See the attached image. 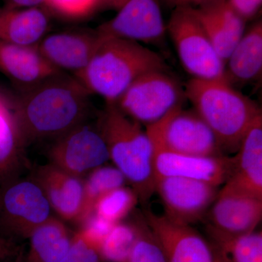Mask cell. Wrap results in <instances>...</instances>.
I'll return each instance as SVG.
<instances>
[{"mask_svg":"<svg viewBox=\"0 0 262 262\" xmlns=\"http://www.w3.org/2000/svg\"><path fill=\"white\" fill-rule=\"evenodd\" d=\"M90 94L80 81L63 72L26 90L12 113L23 147L55 141L89 121Z\"/></svg>","mask_w":262,"mask_h":262,"instance_id":"cell-1","label":"cell"},{"mask_svg":"<svg viewBox=\"0 0 262 262\" xmlns=\"http://www.w3.org/2000/svg\"><path fill=\"white\" fill-rule=\"evenodd\" d=\"M157 70L168 71L156 52L135 41L101 36L91 61L75 78L91 94L115 103L138 77Z\"/></svg>","mask_w":262,"mask_h":262,"instance_id":"cell-2","label":"cell"},{"mask_svg":"<svg viewBox=\"0 0 262 262\" xmlns=\"http://www.w3.org/2000/svg\"><path fill=\"white\" fill-rule=\"evenodd\" d=\"M185 95L216 136L225 154L237 151L245 134L261 115L254 101L225 80L192 78Z\"/></svg>","mask_w":262,"mask_h":262,"instance_id":"cell-3","label":"cell"},{"mask_svg":"<svg viewBox=\"0 0 262 262\" xmlns=\"http://www.w3.org/2000/svg\"><path fill=\"white\" fill-rule=\"evenodd\" d=\"M97 126L115 167L137 194L146 202L155 192L153 146L142 125L127 116L115 103H106Z\"/></svg>","mask_w":262,"mask_h":262,"instance_id":"cell-4","label":"cell"},{"mask_svg":"<svg viewBox=\"0 0 262 262\" xmlns=\"http://www.w3.org/2000/svg\"><path fill=\"white\" fill-rule=\"evenodd\" d=\"M167 32L184 70L192 78L225 80V64L212 46L192 7H177Z\"/></svg>","mask_w":262,"mask_h":262,"instance_id":"cell-5","label":"cell"},{"mask_svg":"<svg viewBox=\"0 0 262 262\" xmlns=\"http://www.w3.org/2000/svg\"><path fill=\"white\" fill-rule=\"evenodd\" d=\"M185 90L167 71L146 72L138 77L115 104L127 116L146 127L182 106Z\"/></svg>","mask_w":262,"mask_h":262,"instance_id":"cell-6","label":"cell"},{"mask_svg":"<svg viewBox=\"0 0 262 262\" xmlns=\"http://www.w3.org/2000/svg\"><path fill=\"white\" fill-rule=\"evenodd\" d=\"M52 208L34 179L18 177L0 184V232L10 239H28L49 220Z\"/></svg>","mask_w":262,"mask_h":262,"instance_id":"cell-7","label":"cell"},{"mask_svg":"<svg viewBox=\"0 0 262 262\" xmlns=\"http://www.w3.org/2000/svg\"><path fill=\"white\" fill-rule=\"evenodd\" d=\"M151 142L164 149L194 156L225 155L213 130L195 111L175 108L146 127Z\"/></svg>","mask_w":262,"mask_h":262,"instance_id":"cell-8","label":"cell"},{"mask_svg":"<svg viewBox=\"0 0 262 262\" xmlns=\"http://www.w3.org/2000/svg\"><path fill=\"white\" fill-rule=\"evenodd\" d=\"M49 156L52 165L79 178L110 160L97 125L89 121L55 141Z\"/></svg>","mask_w":262,"mask_h":262,"instance_id":"cell-9","label":"cell"},{"mask_svg":"<svg viewBox=\"0 0 262 262\" xmlns=\"http://www.w3.org/2000/svg\"><path fill=\"white\" fill-rule=\"evenodd\" d=\"M146 225L163 248L168 262H224L211 241L190 225L146 211Z\"/></svg>","mask_w":262,"mask_h":262,"instance_id":"cell-10","label":"cell"},{"mask_svg":"<svg viewBox=\"0 0 262 262\" xmlns=\"http://www.w3.org/2000/svg\"><path fill=\"white\" fill-rule=\"evenodd\" d=\"M218 187L194 179L155 177V192L163 202L165 215L184 225L201 220L214 202Z\"/></svg>","mask_w":262,"mask_h":262,"instance_id":"cell-11","label":"cell"},{"mask_svg":"<svg viewBox=\"0 0 262 262\" xmlns=\"http://www.w3.org/2000/svg\"><path fill=\"white\" fill-rule=\"evenodd\" d=\"M115 18L98 27L103 37L122 38L141 44H160L167 29L158 0H129Z\"/></svg>","mask_w":262,"mask_h":262,"instance_id":"cell-12","label":"cell"},{"mask_svg":"<svg viewBox=\"0 0 262 262\" xmlns=\"http://www.w3.org/2000/svg\"><path fill=\"white\" fill-rule=\"evenodd\" d=\"M152 146L155 177H182L208 183L219 187L227 182L232 173V157L179 154L164 149L154 143Z\"/></svg>","mask_w":262,"mask_h":262,"instance_id":"cell-13","label":"cell"},{"mask_svg":"<svg viewBox=\"0 0 262 262\" xmlns=\"http://www.w3.org/2000/svg\"><path fill=\"white\" fill-rule=\"evenodd\" d=\"M262 218V199L224 185L209 211L208 227L229 235L254 232Z\"/></svg>","mask_w":262,"mask_h":262,"instance_id":"cell-14","label":"cell"},{"mask_svg":"<svg viewBox=\"0 0 262 262\" xmlns=\"http://www.w3.org/2000/svg\"><path fill=\"white\" fill-rule=\"evenodd\" d=\"M101 41L97 29L67 31L46 36L37 47L43 58L57 70L77 75L89 64Z\"/></svg>","mask_w":262,"mask_h":262,"instance_id":"cell-15","label":"cell"},{"mask_svg":"<svg viewBox=\"0 0 262 262\" xmlns=\"http://www.w3.org/2000/svg\"><path fill=\"white\" fill-rule=\"evenodd\" d=\"M33 179L46 194L52 210L61 218L80 225L84 204V180L50 163L39 167Z\"/></svg>","mask_w":262,"mask_h":262,"instance_id":"cell-16","label":"cell"},{"mask_svg":"<svg viewBox=\"0 0 262 262\" xmlns=\"http://www.w3.org/2000/svg\"><path fill=\"white\" fill-rule=\"evenodd\" d=\"M193 10L217 54L225 64L231 52L246 32V20L232 9L227 0H214L198 8H193Z\"/></svg>","mask_w":262,"mask_h":262,"instance_id":"cell-17","label":"cell"},{"mask_svg":"<svg viewBox=\"0 0 262 262\" xmlns=\"http://www.w3.org/2000/svg\"><path fill=\"white\" fill-rule=\"evenodd\" d=\"M225 185L262 199V115L243 138Z\"/></svg>","mask_w":262,"mask_h":262,"instance_id":"cell-18","label":"cell"},{"mask_svg":"<svg viewBox=\"0 0 262 262\" xmlns=\"http://www.w3.org/2000/svg\"><path fill=\"white\" fill-rule=\"evenodd\" d=\"M0 71L25 91L62 72L43 58L37 46H18L2 39Z\"/></svg>","mask_w":262,"mask_h":262,"instance_id":"cell-19","label":"cell"},{"mask_svg":"<svg viewBox=\"0 0 262 262\" xmlns=\"http://www.w3.org/2000/svg\"><path fill=\"white\" fill-rule=\"evenodd\" d=\"M262 72V24L256 22L234 46L225 63V79L234 84H247L259 79Z\"/></svg>","mask_w":262,"mask_h":262,"instance_id":"cell-20","label":"cell"},{"mask_svg":"<svg viewBox=\"0 0 262 262\" xmlns=\"http://www.w3.org/2000/svg\"><path fill=\"white\" fill-rule=\"evenodd\" d=\"M49 18L37 7L0 9V39L23 46H36L46 37Z\"/></svg>","mask_w":262,"mask_h":262,"instance_id":"cell-21","label":"cell"},{"mask_svg":"<svg viewBox=\"0 0 262 262\" xmlns=\"http://www.w3.org/2000/svg\"><path fill=\"white\" fill-rule=\"evenodd\" d=\"M74 234L52 216L31 234L29 248L22 262H60L68 251Z\"/></svg>","mask_w":262,"mask_h":262,"instance_id":"cell-22","label":"cell"},{"mask_svg":"<svg viewBox=\"0 0 262 262\" xmlns=\"http://www.w3.org/2000/svg\"><path fill=\"white\" fill-rule=\"evenodd\" d=\"M208 231L224 262H262L261 232L233 236L209 227Z\"/></svg>","mask_w":262,"mask_h":262,"instance_id":"cell-23","label":"cell"},{"mask_svg":"<svg viewBox=\"0 0 262 262\" xmlns=\"http://www.w3.org/2000/svg\"><path fill=\"white\" fill-rule=\"evenodd\" d=\"M23 149L13 115L3 103L0 106V184L18 177Z\"/></svg>","mask_w":262,"mask_h":262,"instance_id":"cell-24","label":"cell"},{"mask_svg":"<svg viewBox=\"0 0 262 262\" xmlns=\"http://www.w3.org/2000/svg\"><path fill=\"white\" fill-rule=\"evenodd\" d=\"M126 179L116 167L100 166L90 172L84 180V204L80 225L93 214L96 202L106 193L124 187Z\"/></svg>","mask_w":262,"mask_h":262,"instance_id":"cell-25","label":"cell"},{"mask_svg":"<svg viewBox=\"0 0 262 262\" xmlns=\"http://www.w3.org/2000/svg\"><path fill=\"white\" fill-rule=\"evenodd\" d=\"M138 232L137 225L121 222L114 225L100 246L103 261L128 262Z\"/></svg>","mask_w":262,"mask_h":262,"instance_id":"cell-26","label":"cell"},{"mask_svg":"<svg viewBox=\"0 0 262 262\" xmlns=\"http://www.w3.org/2000/svg\"><path fill=\"white\" fill-rule=\"evenodd\" d=\"M139 201L134 189L124 186L101 196L95 204L93 213L115 225L130 213Z\"/></svg>","mask_w":262,"mask_h":262,"instance_id":"cell-27","label":"cell"},{"mask_svg":"<svg viewBox=\"0 0 262 262\" xmlns=\"http://www.w3.org/2000/svg\"><path fill=\"white\" fill-rule=\"evenodd\" d=\"M138 236L128 262H168L163 248L155 238L146 222L137 225Z\"/></svg>","mask_w":262,"mask_h":262,"instance_id":"cell-28","label":"cell"},{"mask_svg":"<svg viewBox=\"0 0 262 262\" xmlns=\"http://www.w3.org/2000/svg\"><path fill=\"white\" fill-rule=\"evenodd\" d=\"M99 246L79 229L74 234L72 244L60 262H102Z\"/></svg>","mask_w":262,"mask_h":262,"instance_id":"cell-29","label":"cell"},{"mask_svg":"<svg viewBox=\"0 0 262 262\" xmlns=\"http://www.w3.org/2000/svg\"><path fill=\"white\" fill-rule=\"evenodd\" d=\"M44 4L63 16L80 18L97 8V0H46Z\"/></svg>","mask_w":262,"mask_h":262,"instance_id":"cell-30","label":"cell"},{"mask_svg":"<svg viewBox=\"0 0 262 262\" xmlns=\"http://www.w3.org/2000/svg\"><path fill=\"white\" fill-rule=\"evenodd\" d=\"M23 254V249L16 241L0 237V262H17Z\"/></svg>","mask_w":262,"mask_h":262,"instance_id":"cell-31","label":"cell"},{"mask_svg":"<svg viewBox=\"0 0 262 262\" xmlns=\"http://www.w3.org/2000/svg\"><path fill=\"white\" fill-rule=\"evenodd\" d=\"M232 9L245 20L252 18L261 6L262 0H227Z\"/></svg>","mask_w":262,"mask_h":262,"instance_id":"cell-32","label":"cell"},{"mask_svg":"<svg viewBox=\"0 0 262 262\" xmlns=\"http://www.w3.org/2000/svg\"><path fill=\"white\" fill-rule=\"evenodd\" d=\"M5 8L10 9H19L24 8H34L45 3L46 0H4Z\"/></svg>","mask_w":262,"mask_h":262,"instance_id":"cell-33","label":"cell"},{"mask_svg":"<svg viewBox=\"0 0 262 262\" xmlns=\"http://www.w3.org/2000/svg\"><path fill=\"white\" fill-rule=\"evenodd\" d=\"M214 0H182L180 6H189L192 7V5H198V6H202L208 4Z\"/></svg>","mask_w":262,"mask_h":262,"instance_id":"cell-34","label":"cell"},{"mask_svg":"<svg viewBox=\"0 0 262 262\" xmlns=\"http://www.w3.org/2000/svg\"><path fill=\"white\" fill-rule=\"evenodd\" d=\"M129 0H115L114 9L120 10L124 5L126 4Z\"/></svg>","mask_w":262,"mask_h":262,"instance_id":"cell-35","label":"cell"},{"mask_svg":"<svg viewBox=\"0 0 262 262\" xmlns=\"http://www.w3.org/2000/svg\"><path fill=\"white\" fill-rule=\"evenodd\" d=\"M167 3L170 5H177V7L180 6L182 0H165Z\"/></svg>","mask_w":262,"mask_h":262,"instance_id":"cell-36","label":"cell"},{"mask_svg":"<svg viewBox=\"0 0 262 262\" xmlns=\"http://www.w3.org/2000/svg\"><path fill=\"white\" fill-rule=\"evenodd\" d=\"M3 103H4V102H3V101H2L1 99H0V106H1V105L3 104Z\"/></svg>","mask_w":262,"mask_h":262,"instance_id":"cell-37","label":"cell"},{"mask_svg":"<svg viewBox=\"0 0 262 262\" xmlns=\"http://www.w3.org/2000/svg\"><path fill=\"white\" fill-rule=\"evenodd\" d=\"M0 237H5V236H3V234H2L1 232H0Z\"/></svg>","mask_w":262,"mask_h":262,"instance_id":"cell-38","label":"cell"}]
</instances>
